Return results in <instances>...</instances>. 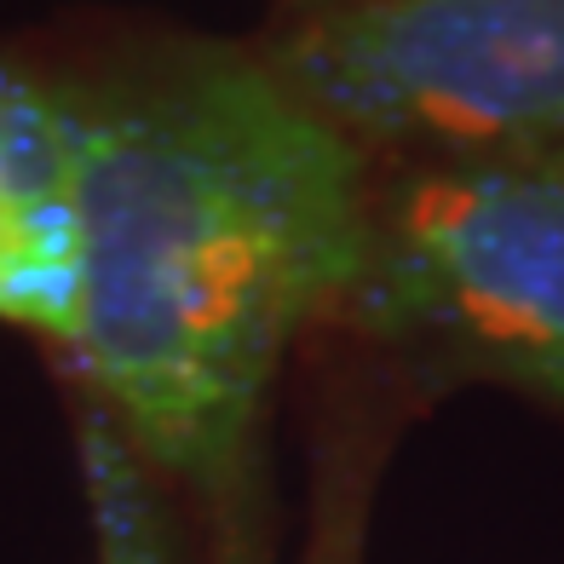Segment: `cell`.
Masks as SVG:
<instances>
[{
    "label": "cell",
    "instance_id": "obj_1",
    "mask_svg": "<svg viewBox=\"0 0 564 564\" xmlns=\"http://www.w3.org/2000/svg\"><path fill=\"white\" fill-rule=\"evenodd\" d=\"M64 105L69 346L139 449L225 496L289 346L351 305L375 162L260 53L196 46Z\"/></svg>",
    "mask_w": 564,
    "mask_h": 564
},
{
    "label": "cell",
    "instance_id": "obj_4",
    "mask_svg": "<svg viewBox=\"0 0 564 564\" xmlns=\"http://www.w3.org/2000/svg\"><path fill=\"white\" fill-rule=\"evenodd\" d=\"M75 139L69 105L0 69V317L75 328Z\"/></svg>",
    "mask_w": 564,
    "mask_h": 564
},
{
    "label": "cell",
    "instance_id": "obj_2",
    "mask_svg": "<svg viewBox=\"0 0 564 564\" xmlns=\"http://www.w3.org/2000/svg\"><path fill=\"white\" fill-rule=\"evenodd\" d=\"M340 323L564 415V162H375Z\"/></svg>",
    "mask_w": 564,
    "mask_h": 564
},
{
    "label": "cell",
    "instance_id": "obj_3",
    "mask_svg": "<svg viewBox=\"0 0 564 564\" xmlns=\"http://www.w3.org/2000/svg\"><path fill=\"white\" fill-rule=\"evenodd\" d=\"M260 58L369 162H564V0H305Z\"/></svg>",
    "mask_w": 564,
    "mask_h": 564
}]
</instances>
